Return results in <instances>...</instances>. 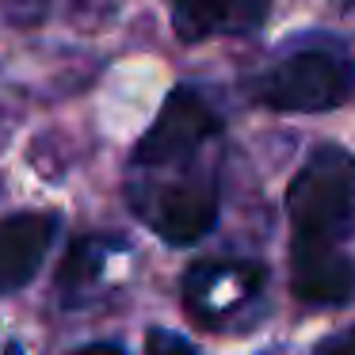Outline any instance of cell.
Masks as SVG:
<instances>
[{"label":"cell","mask_w":355,"mask_h":355,"mask_svg":"<svg viewBox=\"0 0 355 355\" xmlns=\"http://www.w3.org/2000/svg\"><path fill=\"white\" fill-rule=\"evenodd\" d=\"M294 225V248H340V237L355 225V157L340 146L309 153L286 191Z\"/></svg>","instance_id":"6da1fadb"},{"label":"cell","mask_w":355,"mask_h":355,"mask_svg":"<svg viewBox=\"0 0 355 355\" xmlns=\"http://www.w3.org/2000/svg\"><path fill=\"white\" fill-rule=\"evenodd\" d=\"M355 92V65L332 39H306L286 50L256 85V100L271 111H332Z\"/></svg>","instance_id":"7a4b0ae2"},{"label":"cell","mask_w":355,"mask_h":355,"mask_svg":"<svg viewBox=\"0 0 355 355\" xmlns=\"http://www.w3.org/2000/svg\"><path fill=\"white\" fill-rule=\"evenodd\" d=\"M222 130L218 115L210 111V103L202 100L195 88H172L168 100L161 103L153 126L141 134V141L134 146L130 161L138 168H164V164L187 161L202 141H210Z\"/></svg>","instance_id":"3957f363"},{"label":"cell","mask_w":355,"mask_h":355,"mask_svg":"<svg viewBox=\"0 0 355 355\" xmlns=\"http://www.w3.org/2000/svg\"><path fill=\"white\" fill-rule=\"evenodd\" d=\"M263 286V268L248 260H207L187 271L184 279V298L195 317L207 324L230 317L248 298H256Z\"/></svg>","instance_id":"277c9868"},{"label":"cell","mask_w":355,"mask_h":355,"mask_svg":"<svg viewBox=\"0 0 355 355\" xmlns=\"http://www.w3.org/2000/svg\"><path fill=\"white\" fill-rule=\"evenodd\" d=\"M149 222L168 245H195L218 222V191L214 184H172L157 195Z\"/></svg>","instance_id":"5b68a950"},{"label":"cell","mask_w":355,"mask_h":355,"mask_svg":"<svg viewBox=\"0 0 355 355\" xmlns=\"http://www.w3.org/2000/svg\"><path fill=\"white\" fill-rule=\"evenodd\" d=\"M54 214H12L0 222V294L19 291L35 279L46 248L54 241Z\"/></svg>","instance_id":"8992f818"},{"label":"cell","mask_w":355,"mask_h":355,"mask_svg":"<svg viewBox=\"0 0 355 355\" xmlns=\"http://www.w3.org/2000/svg\"><path fill=\"white\" fill-rule=\"evenodd\" d=\"M268 12L271 0H172V24L184 42L256 31Z\"/></svg>","instance_id":"52a82bcc"},{"label":"cell","mask_w":355,"mask_h":355,"mask_svg":"<svg viewBox=\"0 0 355 355\" xmlns=\"http://www.w3.org/2000/svg\"><path fill=\"white\" fill-rule=\"evenodd\" d=\"M291 286L309 306H340L355 294V260L340 248H294Z\"/></svg>","instance_id":"ba28073f"},{"label":"cell","mask_w":355,"mask_h":355,"mask_svg":"<svg viewBox=\"0 0 355 355\" xmlns=\"http://www.w3.org/2000/svg\"><path fill=\"white\" fill-rule=\"evenodd\" d=\"M100 271H103V241L80 237V241H73L69 256H65V263H62L58 283H62L65 294H73V298H77L80 291H88V286L100 279Z\"/></svg>","instance_id":"9c48e42d"},{"label":"cell","mask_w":355,"mask_h":355,"mask_svg":"<svg viewBox=\"0 0 355 355\" xmlns=\"http://www.w3.org/2000/svg\"><path fill=\"white\" fill-rule=\"evenodd\" d=\"M146 355H199L191 340H184L180 332H168V329H153L146 336Z\"/></svg>","instance_id":"30bf717a"},{"label":"cell","mask_w":355,"mask_h":355,"mask_svg":"<svg viewBox=\"0 0 355 355\" xmlns=\"http://www.w3.org/2000/svg\"><path fill=\"white\" fill-rule=\"evenodd\" d=\"M313 355H355V332H347V336H332V340H324V344L317 347Z\"/></svg>","instance_id":"8fae6325"},{"label":"cell","mask_w":355,"mask_h":355,"mask_svg":"<svg viewBox=\"0 0 355 355\" xmlns=\"http://www.w3.org/2000/svg\"><path fill=\"white\" fill-rule=\"evenodd\" d=\"M77 355H126V352H119L115 344H88V347H80Z\"/></svg>","instance_id":"7c38bea8"},{"label":"cell","mask_w":355,"mask_h":355,"mask_svg":"<svg viewBox=\"0 0 355 355\" xmlns=\"http://www.w3.org/2000/svg\"><path fill=\"white\" fill-rule=\"evenodd\" d=\"M8 355H24V347H19V344H12V347H8Z\"/></svg>","instance_id":"4fadbf2b"}]
</instances>
